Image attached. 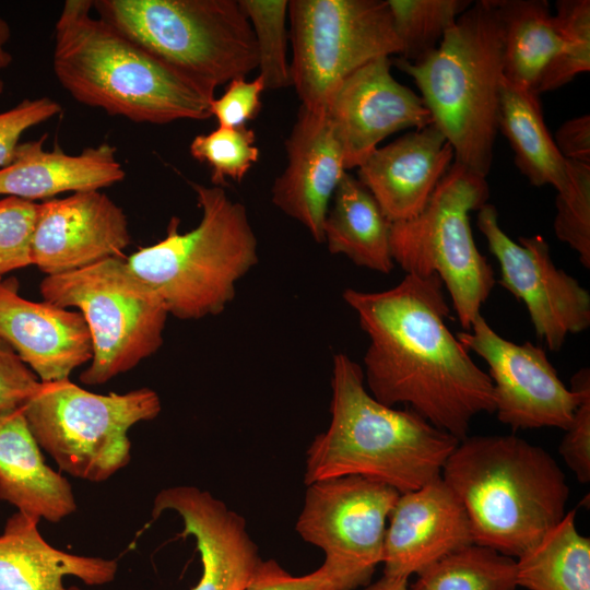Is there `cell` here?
Returning <instances> with one entry per match:
<instances>
[{
  "instance_id": "39",
  "label": "cell",
  "mask_w": 590,
  "mask_h": 590,
  "mask_svg": "<svg viewBox=\"0 0 590 590\" xmlns=\"http://www.w3.org/2000/svg\"><path fill=\"white\" fill-rule=\"evenodd\" d=\"M40 384L32 369L0 340V415L22 409Z\"/></svg>"
},
{
  "instance_id": "37",
  "label": "cell",
  "mask_w": 590,
  "mask_h": 590,
  "mask_svg": "<svg viewBox=\"0 0 590 590\" xmlns=\"http://www.w3.org/2000/svg\"><path fill=\"white\" fill-rule=\"evenodd\" d=\"M61 110L50 97L24 99L15 107L0 114V168L8 166L19 145L21 135Z\"/></svg>"
},
{
  "instance_id": "11",
  "label": "cell",
  "mask_w": 590,
  "mask_h": 590,
  "mask_svg": "<svg viewBox=\"0 0 590 590\" xmlns=\"http://www.w3.org/2000/svg\"><path fill=\"white\" fill-rule=\"evenodd\" d=\"M292 85L308 108H324L366 63L401 54L385 0L288 1Z\"/></svg>"
},
{
  "instance_id": "24",
  "label": "cell",
  "mask_w": 590,
  "mask_h": 590,
  "mask_svg": "<svg viewBox=\"0 0 590 590\" xmlns=\"http://www.w3.org/2000/svg\"><path fill=\"white\" fill-rule=\"evenodd\" d=\"M0 499L52 523L76 510L71 484L46 464L22 409L0 415Z\"/></svg>"
},
{
  "instance_id": "40",
  "label": "cell",
  "mask_w": 590,
  "mask_h": 590,
  "mask_svg": "<svg viewBox=\"0 0 590 590\" xmlns=\"http://www.w3.org/2000/svg\"><path fill=\"white\" fill-rule=\"evenodd\" d=\"M577 481L590 482V389L586 390L558 446Z\"/></svg>"
},
{
  "instance_id": "34",
  "label": "cell",
  "mask_w": 590,
  "mask_h": 590,
  "mask_svg": "<svg viewBox=\"0 0 590 590\" xmlns=\"http://www.w3.org/2000/svg\"><path fill=\"white\" fill-rule=\"evenodd\" d=\"M568 181L556 194L554 232L590 268V164L566 160Z\"/></svg>"
},
{
  "instance_id": "45",
  "label": "cell",
  "mask_w": 590,
  "mask_h": 590,
  "mask_svg": "<svg viewBox=\"0 0 590 590\" xmlns=\"http://www.w3.org/2000/svg\"><path fill=\"white\" fill-rule=\"evenodd\" d=\"M1 280V279H0Z\"/></svg>"
},
{
  "instance_id": "5",
  "label": "cell",
  "mask_w": 590,
  "mask_h": 590,
  "mask_svg": "<svg viewBox=\"0 0 590 590\" xmlns=\"http://www.w3.org/2000/svg\"><path fill=\"white\" fill-rule=\"evenodd\" d=\"M391 62L410 75L455 163L485 177L493 162L504 80V35L495 0L472 3L425 58Z\"/></svg>"
},
{
  "instance_id": "38",
  "label": "cell",
  "mask_w": 590,
  "mask_h": 590,
  "mask_svg": "<svg viewBox=\"0 0 590 590\" xmlns=\"http://www.w3.org/2000/svg\"><path fill=\"white\" fill-rule=\"evenodd\" d=\"M266 90L260 75L251 81L236 78L227 83L225 92L211 103V116L219 127L239 128L255 119L261 110V94Z\"/></svg>"
},
{
  "instance_id": "26",
  "label": "cell",
  "mask_w": 590,
  "mask_h": 590,
  "mask_svg": "<svg viewBox=\"0 0 590 590\" xmlns=\"http://www.w3.org/2000/svg\"><path fill=\"white\" fill-rule=\"evenodd\" d=\"M497 126L510 143L515 164L531 185H552L557 192L566 187V160L547 131L536 94L504 76Z\"/></svg>"
},
{
  "instance_id": "1",
  "label": "cell",
  "mask_w": 590,
  "mask_h": 590,
  "mask_svg": "<svg viewBox=\"0 0 590 590\" xmlns=\"http://www.w3.org/2000/svg\"><path fill=\"white\" fill-rule=\"evenodd\" d=\"M442 286L437 275L406 274L389 290L342 296L369 338L362 369L370 394L409 405L460 441L476 415L495 412L494 388L449 330Z\"/></svg>"
},
{
  "instance_id": "22",
  "label": "cell",
  "mask_w": 590,
  "mask_h": 590,
  "mask_svg": "<svg viewBox=\"0 0 590 590\" xmlns=\"http://www.w3.org/2000/svg\"><path fill=\"white\" fill-rule=\"evenodd\" d=\"M39 140L19 143L12 162L0 168V194L23 200H49L67 192L94 191L123 180L126 173L109 143L70 155L58 145L43 149Z\"/></svg>"
},
{
  "instance_id": "30",
  "label": "cell",
  "mask_w": 590,
  "mask_h": 590,
  "mask_svg": "<svg viewBox=\"0 0 590 590\" xmlns=\"http://www.w3.org/2000/svg\"><path fill=\"white\" fill-rule=\"evenodd\" d=\"M400 58L416 62L440 44L445 33L473 3L470 0H387Z\"/></svg>"
},
{
  "instance_id": "14",
  "label": "cell",
  "mask_w": 590,
  "mask_h": 590,
  "mask_svg": "<svg viewBox=\"0 0 590 590\" xmlns=\"http://www.w3.org/2000/svg\"><path fill=\"white\" fill-rule=\"evenodd\" d=\"M477 227L500 268L498 283L523 302L534 332L551 351H559L569 334L590 326V294L552 259L541 235L512 240L500 227L498 213L486 203L477 211Z\"/></svg>"
},
{
  "instance_id": "23",
  "label": "cell",
  "mask_w": 590,
  "mask_h": 590,
  "mask_svg": "<svg viewBox=\"0 0 590 590\" xmlns=\"http://www.w3.org/2000/svg\"><path fill=\"white\" fill-rule=\"evenodd\" d=\"M39 519L15 511L0 534V590H81L66 587L74 576L87 586L111 582L116 559L71 554L51 546L38 530Z\"/></svg>"
},
{
  "instance_id": "17",
  "label": "cell",
  "mask_w": 590,
  "mask_h": 590,
  "mask_svg": "<svg viewBox=\"0 0 590 590\" xmlns=\"http://www.w3.org/2000/svg\"><path fill=\"white\" fill-rule=\"evenodd\" d=\"M165 511L181 518L180 536H193L200 553L202 575L192 590L246 589L262 558L243 516L210 492L185 485L156 494L153 519Z\"/></svg>"
},
{
  "instance_id": "36",
  "label": "cell",
  "mask_w": 590,
  "mask_h": 590,
  "mask_svg": "<svg viewBox=\"0 0 590 590\" xmlns=\"http://www.w3.org/2000/svg\"><path fill=\"white\" fill-rule=\"evenodd\" d=\"M37 204L15 197L0 199V279L32 264L31 240Z\"/></svg>"
},
{
  "instance_id": "9",
  "label": "cell",
  "mask_w": 590,
  "mask_h": 590,
  "mask_svg": "<svg viewBox=\"0 0 590 590\" xmlns=\"http://www.w3.org/2000/svg\"><path fill=\"white\" fill-rule=\"evenodd\" d=\"M39 291L45 302L74 307L85 319L93 356L80 375L83 384L103 385L135 367L163 344L167 308L121 257L47 275Z\"/></svg>"
},
{
  "instance_id": "33",
  "label": "cell",
  "mask_w": 590,
  "mask_h": 590,
  "mask_svg": "<svg viewBox=\"0 0 590 590\" xmlns=\"http://www.w3.org/2000/svg\"><path fill=\"white\" fill-rule=\"evenodd\" d=\"M252 129L219 127L197 135L189 150L193 158L205 163L211 169L213 186L223 187L226 179L241 181L259 158V149L255 145Z\"/></svg>"
},
{
  "instance_id": "44",
  "label": "cell",
  "mask_w": 590,
  "mask_h": 590,
  "mask_svg": "<svg viewBox=\"0 0 590 590\" xmlns=\"http://www.w3.org/2000/svg\"><path fill=\"white\" fill-rule=\"evenodd\" d=\"M3 90H4V82L0 78V94L3 92Z\"/></svg>"
},
{
  "instance_id": "12",
  "label": "cell",
  "mask_w": 590,
  "mask_h": 590,
  "mask_svg": "<svg viewBox=\"0 0 590 590\" xmlns=\"http://www.w3.org/2000/svg\"><path fill=\"white\" fill-rule=\"evenodd\" d=\"M456 337L487 364L499 422L514 430L568 427L582 394L590 389L589 368L577 371L568 389L542 347L504 339L482 315L469 331Z\"/></svg>"
},
{
  "instance_id": "21",
  "label": "cell",
  "mask_w": 590,
  "mask_h": 590,
  "mask_svg": "<svg viewBox=\"0 0 590 590\" xmlns=\"http://www.w3.org/2000/svg\"><path fill=\"white\" fill-rule=\"evenodd\" d=\"M452 161V146L429 125L374 150L357 167V179L394 223L424 209Z\"/></svg>"
},
{
  "instance_id": "8",
  "label": "cell",
  "mask_w": 590,
  "mask_h": 590,
  "mask_svg": "<svg viewBox=\"0 0 590 590\" xmlns=\"http://www.w3.org/2000/svg\"><path fill=\"white\" fill-rule=\"evenodd\" d=\"M488 198L486 178L453 162L417 215L391 223L393 262L406 274L437 275L463 331L481 315L497 282L475 245L469 217Z\"/></svg>"
},
{
  "instance_id": "43",
  "label": "cell",
  "mask_w": 590,
  "mask_h": 590,
  "mask_svg": "<svg viewBox=\"0 0 590 590\" xmlns=\"http://www.w3.org/2000/svg\"><path fill=\"white\" fill-rule=\"evenodd\" d=\"M11 36V31L8 23L0 17V68L8 67L12 61V56L5 49V45Z\"/></svg>"
},
{
  "instance_id": "2",
  "label": "cell",
  "mask_w": 590,
  "mask_h": 590,
  "mask_svg": "<svg viewBox=\"0 0 590 590\" xmlns=\"http://www.w3.org/2000/svg\"><path fill=\"white\" fill-rule=\"evenodd\" d=\"M93 0H67L55 27L54 72L79 103L133 122L211 117L214 93L91 15Z\"/></svg>"
},
{
  "instance_id": "41",
  "label": "cell",
  "mask_w": 590,
  "mask_h": 590,
  "mask_svg": "<svg viewBox=\"0 0 590 590\" xmlns=\"http://www.w3.org/2000/svg\"><path fill=\"white\" fill-rule=\"evenodd\" d=\"M554 142L565 160L590 164V116L566 120L556 130Z\"/></svg>"
},
{
  "instance_id": "18",
  "label": "cell",
  "mask_w": 590,
  "mask_h": 590,
  "mask_svg": "<svg viewBox=\"0 0 590 590\" xmlns=\"http://www.w3.org/2000/svg\"><path fill=\"white\" fill-rule=\"evenodd\" d=\"M472 543L465 509L440 476L418 489L400 494L386 529L384 575L409 579Z\"/></svg>"
},
{
  "instance_id": "19",
  "label": "cell",
  "mask_w": 590,
  "mask_h": 590,
  "mask_svg": "<svg viewBox=\"0 0 590 590\" xmlns=\"http://www.w3.org/2000/svg\"><path fill=\"white\" fill-rule=\"evenodd\" d=\"M285 149L287 164L273 184L272 202L323 243L330 200L346 173L326 109L300 105Z\"/></svg>"
},
{
  "instance_id": "35",
  "label": "cell",
  "mask_w": 590,
  "mask_h": 590,
  "mask_svg": "<svg viewBox=\"0 0 590 590\" xmlns=\"http://www.w3.org/2000/svg\"><path fill=\"white\" fill-rule=\"evenodd\" d=\"M368 583L362 575L329 558L304 576L291 575L274 559H262L245 590H355Z\"/></svg>"
},
{
  "instance_id": "3",
  "label": "cell",
  "mask_w": 590,
  "mask_h": 590,
  "mask_svg": "<svg viewBox=\"0 0 590 590\" xmlns=\"http://www.w3.org/2000/svg\"><path fill=\"white\" fill-rule=\"evenodd\" d=\"M331 421L306 451V485L329 477L361 475L399 493L440 477L459 440L411 409L397 410L367 390L362 366L335 354L331 377Z\"/></svg>"
},
{
  "instance_id": "31",
  "label": "cell",
  "mask_w": 590,
  "mask_h": 590,
  "mask_svg": "<svg viewBox=\"0 0 590 590\" xmlns=\"http://www.w3.org/2000/svg\"><path fill=\"white\" fill-rule=\"evenodd\" d=\"M253 32L259 75L266 88L276 90L292 85L287 61L286 0H239Z\"/></svg>"
},
{
  "instance_id": "29",
  "label": "cell",
  "mask_w": 590,
  "mask_h": 590,
  "mask_svg": "<svg viewBox=\"0 0 590 590\" xmlns=\"http://www.w3.org/2000/svg\"><path fill=\"white\" fill-rule=\"evenodd\" d=\"M516 558L476 543L416 574L409 590H517Z\"/></svg>"
},
{
  "instance_id": "16",
  "label": "cell",
  "mask_w": 590,
  "mask_h": 590,
  "mask_svg": "<svg viewBox=\"0 0 590 590\" xmlns=\"http://www.w3.org/2000/svg\"><path fill=\"white\" fill-rule=\"evenodd\" d=\"M127 216L99 190L37 204L31 260L47 275L71 272L111 257L130 244Z\"/></svg>"
},
{
  "instance_id": "15",
  "label": "cell",
  "mask_w": 590,
  "mask_h": 590,
  "mask_svg": "<svg viewBox=\"0 0 590 590\" xmlns=\"http://www.w3.org/2000/svg\"><path fill=\"white\" fill-rule=\"evenodd\" d=\"M390 57L377 58L345 78L324 109L344 156L357 168L388 135L433 125L423 99L391 74Z\"/></svg>"
},
{
  "instance_id": "6",
  "label": "cell",
  "mask_w": 590,
  "mask_h": 590,
  "mask_svg": "<svg viewBox=\"0 0 590 590\" xmlns=\"http://www.w3.org/2000/svg\"><path fill=\"white\" fill-rule=\"evenodd\" d=\"M199 224L180 233L173 216L165 238L140 248L126 261L130 270L181 320L221 314L236 295V284L258 262V243L246 208L223 187L191 182Z\"/></svg>"
},
{
  "instance_id": "13",
  "label": "cell",
  "mask_w": 590,
  "mask_h": 590,
  "mask_svg": "<svg viewBox=\"0 0 590 590\" xmlns=\"http://www.w3.org/2000/svg\"><path fill=\"white\" fill-rule=\"evenodd\" d=\"M392 486L361 475L307 485L295 529L299 536L370 581L382 562L385 534L399 498Z\"/></svg>"
},
{
  "instance_id": "27",
  "label": "cell",
  "mask_w": 590,
  "mask_h": 590,
  "mask_svg": "<svg viewBox=\"0 0 590 590\" xmlns=\"http://www.w3.org/2000/svg\"><path fill=\"white\" fill-rule=\"evenodd\" d=\"M503 25L504 76L533 92L562 46V32L545 0H495Z\"/></svg>"
},
{
  "instance_id": "25",
  "label": "cell",
  "mask_w": 590,
  "mask_h": 590,
  "mask_svg": "<svg viewBox=\"0 0 590 590\" xmlns=\"http://www.w3.org/2000/svg\"><path fill=\"white\" fill-rule=\"evenodd\" d=\"M323 224V243L333 255L388 274L394 268L390 248L391 222L368 189L345 173L333 194Z\"/></svg>"
},
{
  "instance_id": "42",
  "label": "cell",
  "mask_w": 590,
  "mask_h": 590,
  "mask_svg": "<svg viewBox=\"0 0 590 590\" xmlns=\"http://www.w3.org/2000/svg\"><path fill=\"white\" fill-rule=\"evenodd\" d=\"M363 590H409V579L382 575L375 582L365 586Z\"/></svg>"
},
{
  "instance_id": "28",
  "label": "cell",
  "mask_w": 590,
  "mask_h": 590,
  "mask_svg": "<svg viewBox=\"0 0 590 590\" xmlns=\"http://www.w3.org/2000/svg\"><path fill=\"white\" fill-rule=\"evenodd\" d=\"M516 570L528 590H590V539L576 527V509L516 558Z\"/></svg>"
},
{
  "instance_id": "4",
  "label": "cell",
  "mask_w": 590,
  "mask_h": 590,
  "mask_svg": "<svg viewBox=\"0 0 590 590\" xmlns=\"http://www.w3.org/2000/svg\"><path fill=\"white\" fill-rule=\"evenodd\" d=\"M440 476L462 503L474 543L514 558L567 512L570 489L554 457L512 434L467 436Z\"/></svg>"
},
{
  "instance_id": "32",
  "label": "cell",
  "mask_w": 590,
  "mask_h": 590,
  "mask_svg": "<svg viewBox=\"0 0 590 590\" xmlns=\"http://www.w3.org/2000/svg\"><path fill=\"white\" fill-rule=\"evenodd\" d=\"M555 17L562 32V46L543 70L533 93L557 90L579 73L590 70V1L559 0Z\"/></svg>"
},
{
  "instance_id": "20",
  "label": "cell",
  "mask_w": 590,
  "mask_h": 590,
  "mask_svg": "<svg viewBox=\"0 0 590 590\" xmlns=\"http://www.w3.org/2000/svg\"><path fill=\"white\" fill-rule=\"evenodd\" d=\"M0 340L40 382L67 379L93 356L92 338L82 314L22 297L14 278L0 280Z\"/></svg>"
},
{
  "instance_id": "10",
  "label": "cell",
  "mask_w": 590,
  "mask_h": 590,
  "mask_svg": "<svg viewBox=\"0 0 590 590\" xmlns=\"http://www.w3.org/2000/svg\"><path fill=\"white\" fill-rule=\"evenodd\" d=\"M40 448L81 480L104 482L131 459L129 429L162 410L150 388L97 394L67 379L42 382L22 408Z\"/></svg>"
},
{
  "instance_id": "7",
  "label": "cell",
  "mask_w": 590,
  "mask_h": 590,
  "mask_svg": "<svg viewBox=\"0 0 590 590\" xmlns=\"http://www.w3.org/2000/svg\"><path fill=\"white\" fill-rule=\"evenodd\" d=\"M93 9L212 93L258 68L253 32L236 0H93Z\"/></svg>"
}]
</instances>
